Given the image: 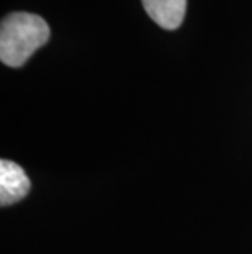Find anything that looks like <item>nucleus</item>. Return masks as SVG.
I'll return each instance as SVG.
<instances>
[{"instance_id":"nucleus-1","label":"nucleus","mask_w":252,"mask_h":254,"mask_svg":"<svg viewBox=\"0 0 252 254\" xmlns=\"http://www.w3.org/2000/svg\"><path fill=\"white\" fill-rule=\"evenodd\" d=\"M50 25L40 15L8 13L0 25V59L8 67H21L50 40Z\"/></svg>"},{"instance_id":"nucleus-2","label":"nucleus","mask_w":252,"mask_h":254,"mask_svg":"<svg viewBox=\"0 0 252 254\" xmlns=\"http://www.w3.org/2000/svg\"><path fill=\"white\" fill-rule=\"evenodd\" d=\"M31 182L17 163L8 159L0 161V203L2 207L13 205L28 195Z\"/></svg>"},{"instance_id":"nucleus-3","label":"nucleus","mask_w":252,"mask_h":254,"mask_svg":"<svg viewBox=\"0 0 252 254\" xmlns=\"http://www.w3.org/2000/svg\"><path fill=\"white\" fill-rule=\"evenodd\" d=\"M146 13L164 30H177L187 12V0H141Z\"/></svg>"}]
</instances>
